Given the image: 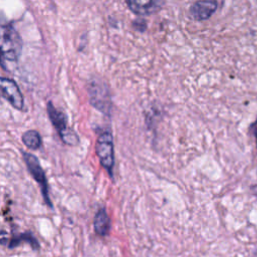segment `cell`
<instances>
[{
	"label": "cell",
	"mask_w": 257,
	"mask_h": 257,
	"mask_svg": "<svg viewBox=\"0 0 257 257\" xmlns=\"http://www.w3.org/2000/svg\"><path fill=\"white\" fill-rule=\"evenodd\" d=\"M217 7L216 0H199L191 6L190 14L196 20H206L213 15Z\"/></svg>",
	"instance_id": "7"
},
{
	"label": "cell",
	"mask_w": 257,
	"mask_h": 257,
	"mask_svg": "<svg viewBox=\"0 0 257 257\" xmlns=\"http://www.w3.org/2000/svg\"><path fill=\"white\" fill-rule=\"evenodd\" d=\"M1 85V91L3 97L16 109H22L24 105L23 96L21 94V91L16 84V82L12 79L2 77L0 80Z\"/></svg>",
	"instance_id": "6"
},
{
	"label": "cell",
	"mask_w": 257,
	"mask_h": 257,
	"mask_svg": "<svg viewBox=\"0 0 257 257\" xmlns=\"http://www.w3.org/2000/svg\"><path fill=\"white\" fill-rule=\"evenodd\" d=\"M96 155L103 169L107 172L110 178L113 177L114 153H113V139L109 132H103L96 142Z\"/></svg>",
	"instance_id": "2"
},
{
	"label": "cell",
	"mask_w": 257,
	"mask_h": 257,
	"mask_svg": "<svg viewBox=\"0 0 257 257\" xmlns=\"http://www.w3.org/2000/svg\"><path fill=\"white\" fill-rule=\"evenodd\" d=\"M22 142L31 150H37L41 146V138L36 131H27L24 133L22 136Z\"/></svg>",
	"instance_id": "11"
},
{
	"label": "cell",
	"mask_w": 257,
	"mask_h": 257,
	"mask_svg": "<svg viewBox=\"0 0 257 257\" xmlns=\"http://www.w3.org/2000/svg\"><path fill=\"white\" fill-rule=\"evenodd\" d=\"M251 127L253 128V134H254V137H255V140H256V146H257V119L255 122L252 123Z\"/></svg>",
	"instance_id": "12"
},
{
	"label": "cell",
	"mask_w": 257,
	"mask_h": 257,
	"mask_svg": "<svg viewBox=\"0 0 257 257\" xmlns=\"http://www.w3.org/2000/svg\"><path fill=\"white\" fill-rule=\"evenodd\" d=\"M93 228L94 232L100 237H104L108 234L110 230V219L104 208H100L96 212L93 220Z\"/></svg>",
	"instance_id": "8"
},
{
	"label": "cell",
	"mask_w": 257,
	"mask_h": 257,
	"mask_svg": "<svg viewBox=\"0 0 257 257\" xmlns=\"http://www.w3.org/2000/svg\"><path fill=\"white\" fill-rule=\"evenodd\" d=\"M47 112L51 122L53 123L54 127L57 130L59 137L61 138L62 142L69 146H75L78 144L79 139L77 135L67 126L66 116L63 112L57 110L51 102L47 104Z\"/></svg>",
	"instance_id": "3"
},
{
	"label": "cell",
	"mask_w": 257,
	"mask_h": 257,
	"mask_svg": "<svg viewBox=\"0 0 257 257\" xmlns=\"http://www.w3.org/2000/svg\"><path fill=\"white\" fill-rule=\"evenodd\" d=\"M22 41L18 32L10 25L1 27V53L2 58L16 61L20 56Z\"/></svg>",
	"instance_id": "1"
},
{
	"label": "cell",
	"mask_w": 257,
	"mask_h": 257,
	"mask_svg": "<svg viewBox=\"0 0 257 257\" xmlns=\"http://www.w3.org/2000/svg\"><path fill=\"white\" fill-rule=\"evenodd\" d=\"M21 243H27L29 244L33 249H39L40 245L38 243V241L36 240V238L33 236V234L31 232H26V233H22L20 235L14 236L10 242H9V248H14L19 246Z\"/></svg>",
	"instance_id": "10"
},
{
	"label": "cell",
	"mask_w": 257,
	"mask_h": 257,
	"mask_svg": "<svg viewBox=\"0 0 257 257\" xmlns=\"http://www.w3.org/2000/svg\"><path fill=\"white\" fill-rule=\"evenodd\" d=\"M128 8L136 14L148 15L157 7V0H126Z\"/></svg>",
	"instance_id": "9"
},
{
	"label": "cell",
	"mask_w": 257,
	"mask_h": 257,
	"mask_svg": "<svg viewBox=\"0 0 257 257\" xmlns=\"http://www.w3.org/2000/svg\"><path fill=\"white\" fill-rule=\"evenodd\" d=\"M88 93L91 104L103 113L110 111V98L106 86L97 80L91 81L88 85Z\"/></svg>",
	"instance_id": "5"
},
{
	"label": "cell",
	"mask_w": 257,
	"mask_h": 257,
	"mask_svg": "<svg viewBox=\"0 0 257 257\" xmlns=\"http://www.w3.org/2000/svg\"><path fill=\"white\" fill-rule=\"evenodd\" d=\"M23 159L24 162L27 166V169L29 171V173L31 174V176L33 177V179L39 184L40 189H41V193H42V197L44 199L45 204L49 207L52 208V203L49 197V192H48V183H47V179L45 176V173L38 161V159L30 154V153H23Z\"/></svg>",
	"instance_id": "4"
},
{
	"label": "cell",
	"mask_w": 257,
	"mask_h": 257,
	"mask_svg": "<svg viewBox=\"0 0 257 257\" xmlns=\"http://www.w3.org/2000/svg\"><path fill=\"white\" fill-rule=\"evenodd\" d=\"M252 191H253V194H255V195H257V186H255V187H253V188H252Z\"/></svg>",
	"instance_id": "13"
}]
</instances>
